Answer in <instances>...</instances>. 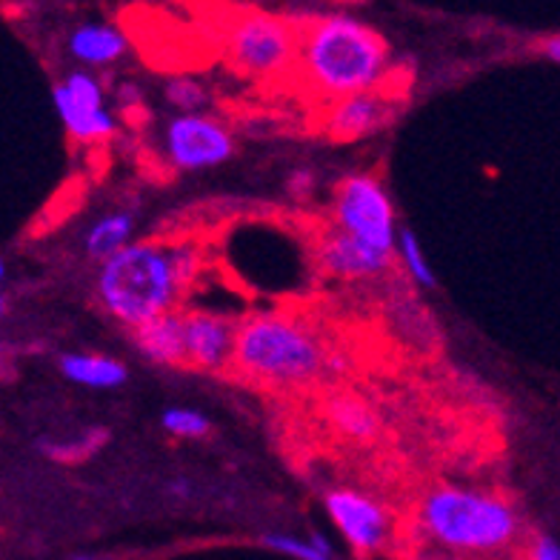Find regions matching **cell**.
I'll return each mask as SVG.
<instances>
[{"label": "cell", "instance_id": "21", "mask_svg": "<svg viewBox=\"0 0 560 560\" xmlns=\"http://www.w3.org/2000/svg\"><path fill=\"white\" fill-rule=\"evenodd\" d=\"M163 95H166V104L177 112V115H198L207 104V89L200 86L195 78H172L166 81V89H163Z\"/></svg>", "mask_w": 560, "mask_h": 560}, {"label": "cell", "instance_id": "6", "mask_svg": "<svg viewBox=\"0 0 560 560\" xmlns=\"http://www.w3.org/2000/svg\"><path fill=\"white\" fill-rule=\"evenodd\" d=\"M335 229L398 258V218L384 180L369 172L347 175L335 186Z\"/></svg>", "mask_w": 560, "mask_h": 560}, {"label": "cell", "instance_id": "12", "mask_svg": "<svg viewBox=\"0 0 560 560\" xmlns=\"http://www.w3.org/2000/svg\"><path fill=\"white\" fill-rule=\"evenodd\" d=\"M69 58L78 60L81 67L101 69L118 63L129 52V37L120 26L106 21H89L74 26L67 40Z\"/></svg>", "mask_w": 560, "mask_h": 560}, {"label": "cell", "instance_id": "3", "mask_svg": "<svg viewBox=\"0 0 560 560\" xmlns=\"http://www.w3.org/2000/svg\"><path fill=\"white\" fill-rule=\"evenodd\" d=\"M329 349L306 320L283 312H258L237 324L232 369L255 384L295 389L315 384L329 369Z\"/></svg>", "mask_w": 560, "mask_h": 560}, {"label": "cell", "instance_id": "14", "mask_svg": "<svg viewBox=\"0 0 560 560\" xmlns=\"http://www.w3.org/2000/svg\"><path fill=\"white\" fill-rule=\"evenodd\" d=\"M132 343L138 354L158 366H180L186 363V338H184V312L155 317L147 326L132 332Z\"/></svg>", "mask_w": 560, "mask_h": 560}, {"label": "cell", "instance_id": "23", "mask_svg": "<svg viewBox=\"0 0 560 560\" xmlns=\"http://www.w3.org/2000/svg\"><path fill=\"white\" fill-rule=\"evenodd\" d=\"M529 560H560V544L549 535H538L529 546Z\"/></svg>", "mask_w": 560, "mask_h": 560}, {"label": "cell", "instance_id": "10", "mask_svg": "<svg viewBox=\"0 0 560 560\" xmlns=\"http://www.w3.org/2000/svg\"><path fill=\"white\" fill-rule=\"evenodd\" d=\"M186 363L200 372H223L235 363L237 324L207 310L184 312Z\"/></svg>", "mask_w": 560, "mask_h": 560}, {"label": "cell", "instance_id": "22", "mask_svg": "<svg viewBox=\"0 0 560 560\" xmlns=\"http://www.w3.org/2000/svg\"><path fill=\"white\" fill-rule=\"evenodd\" d=\"M260 544H264L266 549H272V552H280V555H287V558H295V560H335V558H329V555L320 552V549H317L310 538L306 540L292 538V535H280V532H269V535H264V538H260Z\"/></svg>", "mask_w": 560, "mask_h": 560}, {"label": "cell", "instance_id": "1", "mask_svg": "<svg viewBox=\"0 0 560 560\" xmlns=\"http://www.w3.org/2000/svg\"><path fill=\"white\" fill-rule=\"evenodd\" d=\"M298 69L320 97L377 92L389 72V46L384 35L347 12L312 18L301 23Z\"/></svg>", "mask_w": 560, "mask_h": 560}, {"label": "cell", "instance_id": "18", "mask_svg": "<svg viewBox=\"0 0 560 560\" xmlns=\"http://www.w3.org/2000/svg\"><path fill=\"white\" fill-rule=\"evenodd\" d=\"M109 441V429L104 427H89L83 432L72 438H40L37 441V452L55 464H63V466H74V464H83L89 457L101 452Z\"/></svg>", "mask_w": 560, "mask_h": 560}, {"label": "cell", "instance_id": "17", "mask_svg": "<svg viewBox=\"0 0 560 560\" xmlns=\"http://www.w3.org/2000/svg\"><path fill=\"white\" fill-rule=\"evenodd\" d=\"M135 235V218L129 212H109L104 218H97L89 232L83 235V252L89 258L104 264V260L115 258L118 252H124L126 246H132Z\"/></svg>", "mask_w": 560, "mask_h": 560}, {"label": "cell", "instance_id": "29", "mask_svg": "<svg viewBox=\"0 0 560 560\" xmlns=\"http://www.w3.org/2000/svg\"><path fill=\"white\" fill-rule=\"evenodd\" d=\"M69 560H97V558H89V555H78V558H69Z\"/></svg>", "mask_w": 560, "mask_h": 560}, {"label": "cell", "instance_id": "5", "mask_svg": "<svg viewBox=\"0 0 560 560\" xmlns=\"http://www.w3.org/2000/svg\"><path fill=\"white\" fill-rule=\"evenodd\" d=\"M301 26L272 12H241L226 30V58L249 78H280L298 69Z\"/></svg>", "mask_w": 560, "mask_h": 560}, {"label": "cell", "instance_id": "20", "mask_svg": "<svg viewBox=\"0 0 560 560\" xmlns=\"http://www.w3.org/2000/svg\"><path fill=\"white\" fill-rule=\"evenodd\" d=\"M161 427L175 438L198 441V438H207L212 432V420L192 406H170V409H163Z\"/></svg>", "mask_w": 560, "mask_h": 560}, {"label": "cell", "instance_id": "19", "mask_svg": "<svg viewBox=\"0 0 560 560\" xmlns=\"http://www.w3.org/2000/svg\"><path fill=\"white\" fill-rule=\"evenodd\" d=\"M398 260L404 266V272L418 283L420 289H435L438 278L432 272V266L427 260V252L420 246V237L415 235L412 229H400L398 235Z\"/></svg>", "mask_w": 560, "mask_h": 560}, {"label": "cell", "instance_id": "16", "mask_svg": "<svg viewBox=\"0 0 560 560\" xmlns=\"http://www.w3.org/2000/svg\"><path fill=\"white\" fill-rule=\"evenodd\" d=\"M324 415L329 420V427L347 441L369 443L375 441L377 432H381L377 412L358 395H329L324 404Z\"/></svg>", "mask_w": 560, "mask_h": 560}, {"label": "cell", "instance_id": "13", "mask_svg": "<svg viewBox=\"0 0 560 560\" xmlns=\"http://www.w3.org/2000/svg\"><path fill=\"white\" fill-rule=\"evenodd\" d=\"M52 101L60 124L67 126L69 138L78 140V143H101V140H109L118 132V118L109 106L81 104L78 97L69 95L63 83L52 89Z\"/></svg>", "mask_w": 560, "mask_h": 560}, {"label": "cell", "instance_id": "4", "mask_svg": "<svg viewBox=\"0 0 560 560\" xmlns=\"http://www.w3.org/2000/svg\"><path fill=\"white\" fill-rule=\"evenodd\" d=\"M418 524L450 552H501L521 535V517L506 498L450 483L420 498Z\"/></svg>", "mask_w": 560, "mask_h": 560}, {"label": "cell", "instance_id": "28", "mask_svg": "<svg viewBox=\"0 0 560 560\" xmlns=\"http://www.w3.org/2000/svg\"><path fill=\"white\" fill-rule=\"evenodd\" d=\"M404 560H435V558H429V555H409V558Z\"/></svg>", "mask_w": 560, "mask_h": 560}, {"label": "cell", "instance_id": "15", "mask_svg": "<svg viewBox=\"0 0 560 560\" xmlns=\"http://www.w3.org/2000/svg\"><path fill=\"white\" fill-rule=\"evenodd\" d=\"M60 375L67 377L69 384L86 386V389H118L126 384L124 363L109 354H95V352H67L58 358Z\"/></svg>", "mask_w": 560, "mask_h": 560}, {"label": "cell", "instance_id": "27", "mask_svg": "<svg viewBox=\"0 0 560 560\" xmlns=\"http://www.w3.org/2000/svg\"><path fill=\"white\" fill-rule=\"evenodd\" d=\"M310 540H312V544L317 546V549H320V552H324V555H329V558H335V552H332V544H329V540H326L324 535H320V532H312V535H310Z\"/></svg>", "mask_w": 560, "mask_h": 560}, {"label": "cell", "instance_id": "24", "mask_svg": "<svg viewBox=\"0 0 560 560\" xmlns=\"http://www.w3.org/2000/svg\"><path fill=\"white\" fill-rule=\"evenodd\" d=\"M538 52L540 58L552 60V63H560V35H549L544 40H538Z\"/></svg>", "mask_w": 560, "mask_h": 560}, {"label": "cell", "instance_id": "26", "mask_svg": "<svg viewBox=\"0 0 560 560\" xmlns=\"http://www.w3.org/2000/svg\"><path fill=\"white\" fill-rule=\"evenodd\" d=\"M166 489H170L172 498H180V501H186V498L192 494V483L186 478H172L170 483H166Z\"/></svg>", "mask_w": 560, "mask_h": 560}, {"label": "cell", "instance_id": "8", "mask_svg": "<svg viewBox=\"0 0 560 560\" xmlns=\"http://www.w3.org/2000/svg\"><path fill=\"white\" fill-rule=\"evenodd\" d=\"M324 506L335 529L343 535L358 555L381 552L392 540V515L384 503L358 492V489H329L324 494Z\"/></svg>", "mask_w": 560, "mask_h": 560}, {"label": "cell", "instance_id": "7", "mask_svg": "<svg viewBox=\"0 0 560 560\" xmlns=\"http://www.w3.org/2000/svg\"><path fill=\"white\" fill-rule=\"evenodd\" d=\"M163 152L177 172H203L235 155V138L212 115H175L163 129Z\"/></svg>", "mask_w": 560, "mask_h": 560}, {"label": "cell", "instance_id": "25", "mask_svg": "<svg viewBox=\"0 0 560 560\" xmlns=\"http://www.w3.org/2000/svg\"><path fill=\"white\" fill-rule=\"evenodd\" d=\"M289 189L292 195H310L312 192V175L306 170H298L295 175L289 177Z\"/></svg>", "mask_w": 560, "mask_h": 560}, {"label": "cell", "instance_id": "2", "mask_svg": "<svg viewBox=\"0 0 560 560\" xmlns=\"http://www.w3.org/2000/svg\"><path fill=\"white\" fill-rule=\"evenodd\" d=\"M184 295L186 289L177 278L172 244L135 241L115 258L97 266V306L129 332L147 326L155 317L177 312V303Z\"/></svg>", "mask_w": 560, "mask_h": 560}, {"label": "cell", "instance_id": "11", "mask_svg": "<svg viewBox=\"0 0 560 560\" xmlns=\"http://www.w3.org/2000/svg\"><path fill=\"white\" fill-rule=\"evenodd\" d=\"M395 115L392 97L381 92H361V95L340 97L326 112V135L338 143L361 140L384 129Z\"/></svg>", "mask_w": 560, "mask_h": 560}, {"label": "cell", "instance_id": "9", "mask_svg": "<svg viewBox=\"0 0 560 560\" xmlns=\"http://www.w3.org/2000/svg\"><path fill=\"white\" fill-rule=\"evenodd\" d=\"M312 260H315L317 272L326 275V278L358 283V280H375L389 272L395 255H386V252L363 244L358 237L332 226L315 241Z\"/></svg>", "mask_w": 560, "mask_h": 560}]
</instances>
